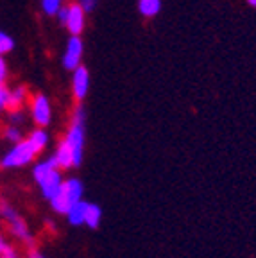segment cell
<instances>
[{"mask_svg": "<svg viewBox=\"0 0 256 258\" xmlns=\"http://www.w3.org/2000/svg\"><path fill=\"white\" fill-rule=\"evenodd\" d=\"M63 144L72 151L74 167H79L83 161V149H84V109L77 106L72 117V125L68 129Z\"/></svg>", "mask_w": 256, "mask_h": 258, "instance_id": "obj_3", "label": "cell"}, {"mask_svg": "<svg viewBox=\"0 0 256 258\" xmlns=\"http://www.w3.org/2000/svg\"><path fill=\"white\" fill-rule=\"evenodd\" d=\"M32 177L40 186V192L45 199H50L59 192L61 185H63V176H61V169L57 167V163L54 161V158L50 156L48 160L40 161L32 169Z\"/></svg>", "mask_w": 256, "mask_h": 258, "instance_id": "obj_1", "label": "cell"}, {"mask_svg": "<svg viewBox=\"0 0 256 258\" xmlns=\"http://www.w3.org/2000/svg\"><path fill=\"white\" fill-rule=\"evenodd\" d=\"M4 79H6V63H4V59L0 57V85L4 83Z\"/></svg>", "mask_w": 256, "mask_h": 258, "instance_id": "obj_24", "label": "cell"}, {"mask_svg": "<svg viewBox=\"0 0 256 258\" xmlns=\"http://www.w3.org/2000/svg\"><path fill=\"white\" fill-rule=\"evenodd\" d=\"M29 258H47L43 253H40V251H36V249H31L29 251Z\"/></svg>", "mask_w": 256, "mask_h": 258, "instance_id": "obj_26", "label": "cell"}, {"mask_svg": "<svg viewBox=\"0 0 256 258\" xmlns=\"http://www.w3.org/2000/svg\"><path fill=\"white\" fill-rule=\"evenodd\" d=\"M0 217L4 219L6 222H11V221H15L16 217H20V215H18V212H16L9 203L0 201Z\"/></svg>", "mask_w": 256, "mask_h": 258, "instance_id": "obj_16", "label": "cell"}, {"mask_svg": "<svg viewBox=\"0 0 256 258\" xmlns=\"http://www.w3.org/2000/svg\"><path fill=\"white\" fill-rule=\"evenodd\" d=\"M100 221H102V210H100V206L95 205V203H88L86 205V215H84V224L92 228V230H95V228H99Z\"/></svg>", "mask_w": 256, "mask_h": 258, "instance_id": "obj_11", "label": "cell"}, {"mask_svg": "<svg viewBox=\"0 0 256 258\" xmlns=\"http://www.w3.org/2000/svg\"><path fill=\"white\" fill-rule=\"evenodd\" d=\"M38 154L36 147L31 144L29 140H22L18 144H15L8 153L4 154L2 161H0V165L4 167V169H18V167H24L29 165L34 156Z\"/></svg>", "mask_w": 256, "mask_h": 258, "instance_id": "obj_4", "label": "cell"}, {"mask_svg": "<svg viewBox=\"0 0 256 258\" xmlns=\"http://www.w3.org/2000/svg\"><path fill=\"white\" fill-rule=\"evenodd\" d=\"M27 97V92H25L24 86H18V88H15L13 92H9V99H8V108L9 109H18L22 106V102H24V99Z\"/></svg>", "mask_w": 256, "mask_h": 258, "instance_id": "obj_15", "label": "cell"}, {"mask_svg": "<svg viewBox=\"0 0 256 258\" xmlns=\"http://www.w3.org/2000/svg\"><path fill=\"white\" fill-rule=\"evenodd\" d=\"M90 90V74L84 67H77L72 74V92L77 101L84 99Z\"/></svg>", "mask_w": 256, "mask_h": 258, "instance_id": "obj_8", "label": "cell"}, {"mask_svg": "<svg viewBox=\"0 0 256 258\" xmlns=\"http://www.w3.org/2000/svg\"><path fill=\"white\" fill-rule=\"evenodd\" d=\"M65 25L72 36H79V32L84 27V9L81 8V4H70L68 6V13H67V20Z\"/></svg>", "mask_w": 256, "mask_h": 258, "instance_id": "obj_7", "label": "cell"}, {"mask_svg": "<svg viewBox=\"0 0 256 258\" xmlns=\"http://www.w3.org/2000/svg\"><path fill=\"white\" fill-rule=\"evenodd\" d=\"M13 47H15V41H13V38L8 36L6 32L0 31V56H2V54L11 52Z\"/></svg>", "mask_w": 256, "mask_h": 258, "instance_id": "obj_19", "label": "cell"}, {"mask_svg": "<svg viewBox=\"0 0 256 258\" xmlns=\"http://www.w3.org/2000/svg\"><path fill=\"white\" fill-rule=\"evenodd\" d=\"M61 8H63V0H41V9L50 16L57 15Z\"/></svg>", "mask_w": 256, "mask_h": 258, "instance_id": "obj_17", "label": "cell"}, {"mask_svg": "<svg viewBox=\"0 0 256 258\" xmlns=\"http://www.w3.org/2000/svg\"><path fill=\"white\" fill-rule=\"evenodd\" d=\"M83 57V41L79 36H72L67 43V50L63 54V64L67 70H76Z\"/></svg>", "mask_w": 256, "mask_h": 258, "instance_id": "obj_6", "label": "cell"}, {"mask_svg": "<svg viewBox=\"0 0 256 258\" xmlns=\"http://www.w3.org/2000/svg\"><path fill=\"white\" fill-rule=\"evenodd\" d=\"M22 120H24V117H22L20 113H18V111H13V115H11V122H16V124H20Z\"/></svg>", "mask_w": 256, "mask_h": 258, "instance_id": "obj_25", "label": "cell"}, {"mask_svg": "<svg viewBox=\"0 0 256 258\" xmlns=\"http://www.w3.org/2000/svg\"><path fill=\"white\" fill-rule=\"evenodd\" d=\"M79 2H81V8H83L84 11H92V9L95 8L97 0H79Z\"/></svg>", "mask_w": 256, "mask_h": 258, "instance_id": "obj_22", "label": "cell"}, {"mask_svg": "<svg viewBox=\"0 0 256 258\" xmlns=\"http://www.w3.org/2000/svg\"><path fill=\"white\" fill-rule=\"evenodd\" d=\"M161 9V0H138V11L144 16H154Z\"/></svg>", "mask_w": 256, "mask_h": 258, "instance_id": "obj_14", "label": "cell"}, {"mask_svg": "<svg viewBox=\"0 0 256 258\" xmlns=\"http://www.w3.org/2000/svg\"><path fill=\"white\" fill-rule=\"evenodd\" d=\"M29 142H31L34 147H36V151L40 153V151H43L45 147H47V144H48V133L45 131V129H34L31 135H29V138H27Z\"/></svg>", "mask_w": 256, "mask_h": 258, "instance_id": "obj_13", "label": "cell"}, {"mask_svg": "<svg viewBox=\"0 0 256 258\" xmlns=\"http://www.w3.org/2000/svg\"><path fill=\"white\" fill-rule=\"evenodd\" d=\"M83 183L76 177H70V179H65L63 185H61L59 192L50 199V206L56 214L67 215L68 210L72 208L74 205H77L79 201H83Z\"/></svg>", "mask_w": 256, "mask_h": 258, "instance_id": "obj_2", "label": "cell"}, {"mask_svg": "<svg viewBox=\"0 0 256 258\" xmlns=\"http://www.w3.org/2000/svg\"><path fill=\"white\" fill-rule=\"evenodd\" d=\"M8 99H9V92L0 85V109L8 108Z\"/></svg>", "mask_w": 256, "mask_h": 258, "instance_id": "obj_21", "label": "cell"}, {"mask_svg": "<svg viewBox=\"0 0 256 258\" xmlns=\"http://www.w3.org/2000/svg\"><path fill=\"white\" fill-rule=\"evenodd\" d=\"M247 2H249L251 6H254V8H256V0H247Z\"/></svg>", "mask_w": 256, "mask_h": 258, "instance_id": "obj_27", "label": "cell"}, {"mask_svg": "<svg viewBox=\"0 0 256 258\" xmlns=\"http://www.w3.org/2000/svg\"><path fill=\"white\" fill-rule=\"evenodd\" d=\"M67 13H68V6H63L59 9V13H57V18L61 20V24H65V20H67Z\"/></svg>", "mask_w": 256, "mask_h": 258, "instance_id": "obj_23", "label": "cell"}, {"mask_svg": "<svg viewBox=\"0 0 256 258\" xmlns=\"http://www.w3.org/2000/svg\"><path fill=\"white\" fill-rule=\"evenodd\" d=\"M9 224V231H11V235L15 238H18L20 242H24V244H27V246H31L32 242V235L31 231H29V226L24 222V219L22 217H16L15 221L8 222Z\"/></svg>", "mask_w": 256, "mask_h": 258, "instance_id": "obj_9", "label": "cell"}, {"mask_svg": "<svg viewBox=\"0 0 256 258\" xmlns=\"http://www.w3.org/2000/svg\"><path fill=\"white\" fill-rule=\"evenodd\" d=\"M4 137H6V140L13 142V144H18V142H22V133H20V129L16 127V125H9V127L4 131Z\"/></svg>", "mask_w": 256, "mask_h": 258, "instance_id": "obj_20", "label": "cell"}, {"mask_svg": "<svg viewBox=\"0 0 256 258\" xmlns=\"http://www.w3.org/2000/svg\"><path fill=\"white\" fill-rule=\"evenodd\" d=\"M54 161L57 163L61 170H67V169H72L74 167V158H72V151L68 149L67 145L61 142V145L57 147L56 154H54Z\"/></svg>", "mask_w": 256, "mask_h": 258, "instance_id": "obj_10", "label": "cell"}, {"mask_svg": "<svg viewBox=\"0 0 256 258\" xmlns=\"http://www.w3.org/2000/svg\"><path fill=\"white\" fill-rule=\"evenodd\" d=\"M32 118L40 125L41 129H45L50 124V118H52V108H50V102L45 95H36L34 101H32Z\"/></svg>", "mask_w": 256, "mask_h": 258, "instance_id": "obj_5", "label": "cell"}, {"mask_svg": "<svg viewBox=\"0 0 256 258\" xmlns=\"http://www.w3.org/2000/svg\"><path fill=\"white\" fill-rule=\"evenodd\" d=\"M0 258H18L16 249L13 246H9L2 235H0Z\"/></svg>", "mask_w": 256, "mask_h": 258, "instance_id": "obj_18", "label": "cell"}, {"mask_svg": "<svg viewBox=\"0 0 256 258\" xmlns=\"http://www.w3.org/2000/svg\"><path fill=\"white\" fill-rule=\"evenodd\" d=\"M86 205H88L86 201H79L77 205H74L72 208L68 210V214H67L68 224H72V226L84 224V215H86Z\"/></svg>", "mask_w": 256, "mask_h": 258, "instance_id": "obj_12", "label": "cell"}]
</instances>
